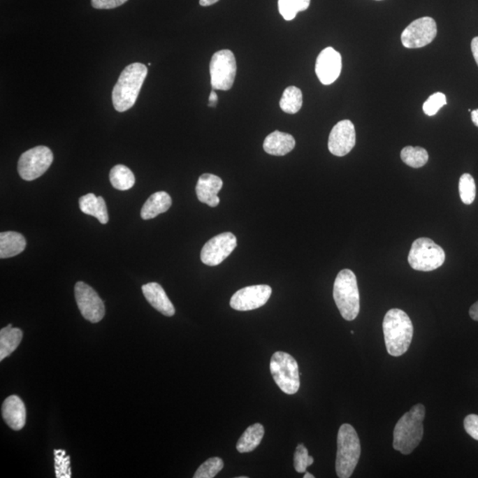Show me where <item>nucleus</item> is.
<instances>
[{
	"label": "nucleus",
	"mask_w": 478,
	"mask_h": 478,
	"mask_svg": "<svg viewBox=\"0 0 478 478\" xmlns=\"http://www.w3.org/2000/svg\"><path fill=\"white\" fill-rule=\"evenodd\" d=\"M296 141L288 133L275 131L265 138L263 149L267 154L274 156H284L294 150Z\"/></svg>",
	"instance_id": "19"
},
{
	"label": "nucleus",
	"mask_w": 478,
	"mask_h": 478,
	"mask_svg": "<svg viewBox=\"0 0 478 478\" xmlns=\"http://www.w3.org/2000/svg\"><path fill=\"white\" fill-rule=\"evenodd\" d=\"M446 261L443 248L427 238H420L412 245L408 263L414 270L429 272L441 267Z\"/></svg>",
	"instance_id": "6"
},
{
	"label": "nucleus",
	"mask_w": 478,
	"mask_h": 478,
	"mask_svg": "<svg viewBox=\"0 0 478 478\" xmlns=\"http://www.w3.org/2000/svg\"><path fill=\"white\" fill-rule=\"evenodd\" d=\"M425 407L423 404L413 407L398 420L393 433V448L403 454H410L423 437Z\"/></svg>",
	"instance_id": "3"
},
{
	"label": "nucleus",
	"mask_w": 478,
	"mask_h": 478,
	"mask_svg": "<svg viewBox=\"0 0 478 478\" xmlns=\"http://www.w3.org/2000/svg\"><path fill=\"white\" fill-rule=\"evenodd\" d=\"M209 66L212 89L229 91L232 88L237 75V61L233 52L230 50L215 52Z\"/></svg>",
	"instance_id": "8"
},
{
	"label": "nucleus",
	"mask_w": 478,
	"mask_h": 478,
	"mask_svg": "<svg viewBox=\"0 0 478 478\" xmlns=\"http://www.w3.org/2000/svg\"><path fill=\"white\" fill-rule=\"evenodd\" d=\"M447 105L446 95L442 92H436L430 96V98L425 101L423 108L425 115L433 116L437 114L441 108Z\"/></svg>",
	"instance_id": "33"
},
{
	"label": "nucleus",
	"mask_w": 478,
	"mask_h": 478,
	"mask_svg": "<svg viewBox=\"0 0 478 478\" xmlns=\"http://www.w3.org/2000/svg\"><path fill=\"white\" fill-rule=\"evenodd\" d=\"M217 101H218V96L217 94V92H215V89H212L210 96H209L208 106H210V108H215V106H217Z\"/></svg>",
	"instance_id": "37"
},
{
	"label": "nucleus",
	"mask_w": 478,
	"mask_h": 478,
	"mask_svg": "<svg viewBox=\"0 0 478 478\" xmlns=\"http://www.w3.org/2000/svg\"><path fill=\"white\" fill-rule=\"evenodd\" d=\"M401 159L404 164L411 168H419L423 167L429 159L428 152L423 147H414V146H406L403 149L400 154Z\"/></svg>",
	"instance_id": "27"
},
{
	"label": "nucleus",
	"mask_w": 478,
	"mask_h": 478,
	"mask_svg": "<svg viewBox=\"0 0 478 478\" xmlns=\"http://www.w3.org/2000/svg\"><path fill=\"white\" fill-rule=\"evenodd\" d=\"M272 294L267 284L252 285L238 290L231 297V307L238 311H251L263 307Z\"/></svg>",
	"instance_id": "13"
},
{
	"label": "nucleus",
	"mask_w": 478,
	"mask_h": 478,
	"mask_svg": "<svg viewBox=\"0 0 478 478\" xmlns=\"http://www.w3.org/2000/svg\"><path fill=\"white\" fill-rule=\"evenodd\" d=\"M270 371L275 384L284 393L294 395L300 386L296 360L284 352H277L271 357Z\"/></svg>",
	"instance_id": "7"
},
{
	"label": "nucleus",
	"mask_w": 478,
	"mask_h": 478,
	"mask_svg": "<svg viewBox=\"0 0 478 478\" xmlns=\"http://www.w3.org/2000/svg\"><path fill=\"white\" fill-rule=\"evenodd\" d=\"M224 461L219 457H212L201 466L194 476V478H212L224 469Z\"/></svg>",
	"instance_id": "30"
},
{
	"label": "nucleus",
	"mask_w": 478,
	"mask_h": 478,
	"mask_svg": "<svg viewBox=\"0 0 478 478\" xmlns=\"http://www.w3.org/2000/svg\"><path fill=\"white\" fill-rule=\"evenodd\" d=\"M471 119H472L473 124L478 127V109L471 112Z\"/></svg>",
	"instance_id": "40"
},
{
	"label": "nucleus",
	"mask_w": 478,
	"mask_h": 478,
	"mask_svg": "<svg viewBox=\"0 0 478 478\" xmlns=\"http://www.w3.org/2000/svg\"><path fill=\"white\" fill-rule=\"evenodd\" d=\"M459 192L461 201L464 204H472L476 198V184L472 175L463 174L459 181Z\"/></svg>",
	"instance_id": "29"
},
{
	"label": "nucleus",
	"mask_w": 478,
	"mask_h": 478,
	"mask_svg": "<svg viewBox=\"0 0 478 478\" xmlns=\"http://www.w3.org/2000/svg\"><path fill=\"white\" fill-rule=\"evenodd\" d=\"M383 331L388 354L398 357L406 353L413 338L414 327L403 310L393 308L388 311L384 319Z\"/></svg>",
	"instance_id": "1"
},
{
	"label": "nucleus",
	"mask_w": 478,
	"mask_h": 478,
	"mask_svg": "<svg viewBox=\"0 0 478 478\" xmlns=\"http://www.w3.org/2000/svg\"><path fill=\"white\" fill-rule=\"evenodd\" d=\"M222 185H224V182L217 175H201L196 185V194H197L198 201L207 204L209 207H217L220 203L218 194L222 190Z\"/></svg>",
	"instance_id": "16"
},
{
	"label": "nucleus",
	"mask_w": 478,
	"mask_h": 478,
	"mask_svg": "<svg viewBox=\"0 0 478 478\" xmlns=\"http://www.w3.org/2000/svg\"><path fill=\"white\" fill-rule=\"evenodd\" d=\"M75 297L80 313L86 320L92 324H97L104 318V302L94 289L84 282H78L75 287Z\"/></svg>",
	"instance_id": "10"
},
{
	"label": "nucleus",
	"mask_w": 478,
	"mask_h": 478,
	"mask_svg": "<svg viewBox=\"0 0 478 478\" xmlns=\"http://www.w3.org/2000/svg\"><path fill=\"white\" fill-rule=\"evenodd\" d=\"M23 337L22 330L18 328H13L12 324L3 328L0 331V361L13 354L19 345L21 344Z\"/></svg>",
	"instance_id": "23"
},
{
	"label": "nucleus",
	"mask_w": 478,
	"mask_h": 478,
	"mask_svg": "<svg viewBox=\"0 0 478 478\" xmlns=\"http://www.w3.org/2000/svg\"><path fill=\"white\" fill-rule=\"evenodd\" d=\"M264 433V427L261 423L251 425L239 438L237 450L240 454L251 453L261 444Z\"/></svg>",
	"instance_id": "24"
},
{
	"label": "nucleus",
	"mask_w": 478,
	"mask_h": 478,
	"mask_svg": "<svg viewBox=\"0 0 478 478\" xmlns=\"http://www.w3.org/2000/svg\"><path fill=\"white\" fill-rule=\"evenodd\" d=\"M79 207L84 214L97 218L102 224H108V208L103 197H96L93 194L82 196L79 199Z\"/></svg>",
	"instance_id": "21"
},
{
	"label": "nucleus",
	"mask_w": 478,
	"mask_h": 478,
	"mask_svg": "<svg viewBox=\"0 0 478 478\" xmlns=\"http://www.w3.org/2000/svg\"><path fill=\"white\" fill-rule=\"evenodd\" d=\"M219 0H199V5L202 6H209L215 4Z\"/></svg>",
	"instance_id": "39"
},
{
	"label": "nucleus",
	"mask_w": 478,
	"mask_h": 478,
	"mask_svg": "<svg viewBox=\"0 0 478 478\" xmlns=\"http://www.w3.org/2000/svg\"><path fill=\"white\" fill-rule=\"evenodd\" d=\"M437 23L431 17L416 20L404 29L401 34V43L406 48H421L430 44L436 38Z\"/></svg>",
	"instance_id": "11"
},
{
	"label": "nucleus",
	"mask_w": 478,
	"mask_h": 478,
	"mask_svg": "<svg viewBox=\"0 0 478 478\" xmlns=\"http://www.w3.org/2000/svg\"><path fill=\"white\" fill-rule=\"evenodd\" d=\"M356 143L354 125L349 120L338 122L331 129L328 137V151L335 156L343 157L349 154Z\"/></svg>",
	"instance_id": "14"
},
{
	"label": "nucleus",
	"mask_w": 478,
	"mask_h": 478,
	"mask_svg": "<svg viewBox=\"0 0 478 478\" xmlns=\"http://www.w3.org/2000/svg\"><path fill=\"white\" fill-rule=\"evenodd\" d=\"M464 428L470 437L478 440V416L477 414H470L465 418Z\"/></svg>",
	"instance_id": "34"
},
{
	"label": "nucleus",
	"mask_w": 478,
	"mask_h": 478,
	"mask_svg": "<svg viewBox=\"0 0 478 478\" xmlns=\"http://www.w3.org/2000/svg\"><path fill=\"white\" fill-rule=\"evenodd\" d=\"M55 474L57 478H71V457L66 456L65 450H55Z\"/></svg>",
	"instance_id": "31"
},
{
	"label": "nucleus",
	"mask_w": 478,
	"mask_h": 478,
	"mask_svg": "<svg viewBox=\"0 0 478 478\" xmlns=\"http://www.w3.org/2000/svg\"><path fill=\"white\" fill-rule=\"evenodd\" d=\"M360 440L352 425H341L338 434L336 471L338 477L349 478L360 460Z\"/></svg>",
	"instance_id": "5"
},
{
	"label": "nucleus",
	"mask_w": 478,
	"mask_h": 478,
	"mask_svg": "<svg viewBox=\"0 0 478 478\" xmlns=\"http://www.w3.org/2000/svg\"><path fill=\"white\" fill-rule=\"evenodd\" d=\"M172 199L166 191H158L149 197L141 209V217L144 220H150L164 214L171 208Z\"/></svg>",
	"instance_id": "20"
},
{
	"label": "nucleus",
	"mask_w": 478,
	"mask_h": 478,
	"mask_svg": "<svg viewBox=\"0 0 478 478\" xmlns=\"http://www.w3.org/2000/svg\"><path fill=\"white\" fill-rule=\"evenodd\" d=\"M113 187L119 191H128L135 184V175L128 167L124 165H116L111 169L109 174Z\"/></svg>",
	"instance_id": "25"
},
{
	"label": "nucleus",
	"mask_w": 478,
	"mask_h": 478,
	"mask_svg": "<svg viewBox=\"0 0 478 478\" xmlns=\"http://www.w3.org/2000/svg\"><path fill=\"white\" fill-rule=\"evenodd\" d=\"M311 0H278L279 13L285 21H291L298 12L310 8Z\"/></svg>",
	"instance_id": "28"
},
{
	"label": "nucleus",
	"mask_w": 478,
	"mask_h": 478,
	"mask_svg": "<svg viewBox=\"0 0 478 478\" xmlns=\"http://www.w3.org/2000/svg\"><path fill=\"white\" fill-rule=\"evenodd\" d=\"M470 315L474 321H478V301L470 307Z\"/></svg>",
	"instance_id": "38"
},
{
	"label": "nucleus",
	"mask_w": 478,
	"mask_h": 478,
	"mask_svg": "<svg viewBox=\"0 0 478 478\" xmlns=\"http://www.w3.org/2000/svg\"><path fill=\"white\" fill-rule=\"evenodd\" d=\"M26 239L21 233L6 231L0 233V258L8 259L22 254L26 248Z\"/></svg>",
	"instance_id": "22"
},
{
	"label": "nucleus",
	"mask_w": 478,
	"mask_h": 478,
	"mask_svg": "<svg viewBox=\"0 0 478 478\" xmlns=\"http://www.w3.org/2000/svg\"><path fill=\"white\" fill-rule=\"evenodd\" d=\"M304 478H314V475L307 472L304 475Z\"/></svg>",
	"instance_id": "41"
},
{
	"label": "nucleus",
	"mask_w": 478,
	"mask_h": 478,
	"mask_svg": "<svg viewBox=\"0 0 478 478\" xmlns=\"http://www.w3.org/2000/svg\"><path fill=\"white\" fill-rule=\"evenodd\" d=\"M342 69L340 53L332 48H327L321 52L315 64V73L321 84L330 85L340 78Z\"/></svg>",
	"instance_id": "15"
},
{
	"label": "nucleus",
	"mask_w": 478,
	"mask_h": 478,
	"mask_svg": "<svg viewBox=\"0 0 478 478\" xmlns=\"http://www.w3.org/2000/svg\"><path fill=\"white\" fill-rule=\"evenodd\" d=\"M2 417L13 430H21L26 423V407L21 398L12 395L2 405Z\"/></svg>",
	"instance_id": "17"
},
{
	"label": "nucleus",
	"mask_w": 478,
	"mask_h": 478,
	"mask_svg": "<svg viewBox=\"0 0 478 478\" xmlns=\"http://www.w3.org/2000/svg\"><path fill=\"white\" fill-rule=\"evenodd\" d=\"M127 1L128 0H92V5L96 9H114Z\"/></svg>",
	"instance_id": "35"
},
{
	"label": "nucleus",
	"mask_w": 478,
	"mask_h": 478,
	"mask_svg": "<svg viewBox=\"0 0 478 478\" xmlns=\"http://www.w3.org/2000/svg\"><path fill=\"white\" fill-rule=\"evenodd\" d=\"M333 298L342 317L354 321L360 312V292L356 275L350 270L338 274L333 287Z\"/></svg>",
	"instance_id": "4"
},
{
	"label": "nucleus",
	"mask_w": 478,
	"mask_h": 478,
	"mask_svg": "<svg viewBox=\"0 0 478 478\" xmlns=\"http://www.w3.org/2000/svg\"><path fill=\"white\" fill-rule=\"evenodd\" d=\"M237 238L224 232L210 239L202 248L201 258L204 264L215 267L226 260L237 247Z\"/></svg>",
	"instance_id": "12"
},
{
	"label": "nucleus",
	"mask_w": 478,
	"mask_h": 478,
	"mask_svg": "<svg viewBox=\"0 0 478 478\" xmlns=\"http://www.w3.org/2000/svg\"><path fill=\"white\" fill-rule=\"evenodd\" d=\"M303 105V95L300 89L290 86L284 89L280 101L282 110L289 115L297 114Z\"/></svg>",
	"instance_id": "26"
},
{
	"label": "nucleus",
	"mask_w": 478,
	"mask_h": 478,
	"mask_svg": "<svg viewBox=\"0 0 478 478\" xmlns=\"http://www.w3.org/2000/svg\"><path fill=\"white\" fill-rule=\"evenodd\" d=\"M147 72V66L142 63L126 66L113 89L112 101L116 111L126 112L135 105Z\"/></svg>",
	"instance_id": "2"
},
{
	"label": "nucleus",
	"mask_w": 478,
	"mask_h": 478,
	"mask_svg": "<svg viewBox=\"0 0 478 478\" xmlns=\"http://www.w3.org/2000/svg\"><path fill=\"white\" fill-rule=\"evenodd\" d=\"M314 463V458L308 454L303 444H298L294 454V468L298 473H305L307 467Z\"/></svg>",
	"instance_id": "32"
},
{
	"label": "nucleus",
	"mask_w": 478,
	"mask_h": 478,
	"mask_svg": "<svg viewBox=\"0 0 478 478\" xmlns=\"http://www.w3.org/2000/svg\"><path fill=\"white\" fill-rule=\"evenodd\" d=\"M471 51H472L475 61L478 66V36L474 38L471 42Z\"/></svg>",
	"instance_id": "36"
},
{
	"label": "nucleus",
	"mask_w": 478,
	"mask_h": 478,
	"mask_svg": "<svg viewBox=\"0 0 478 478\" xmlns=\"http://www.w3.org/2000/svg\"><path fill=\"white\" fill-rule=\"evenodd\" d=\"M53 154L51 149L44 145L36 146L23 152L18 161L20 177L25 181H33L44 175L51 167Z\"/></svg>",
	"instance_id": "9"
},
{
	"label": "nucleus",
	"mask_w": 478,
	"mask_h": 478,
	"mask_svg": "<svg viewBox=\"0 0 478 478\" xmlns=\"http://www.w3.org/2000/svg\"><path fill=\"white\" fill-rule=\"evenodd\" d=\"M142 291L149 304L159 313L168 317H171L175 314L174 305L169 300L161 284L157 283L146 284L143 285Z\"/></svg>",
	"instance_id": "18"
}]
</instances>
